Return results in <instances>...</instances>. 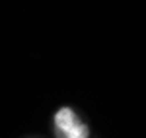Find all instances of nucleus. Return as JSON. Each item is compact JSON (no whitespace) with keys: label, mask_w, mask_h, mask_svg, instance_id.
Returning <instances> with one entry per match:
<instances>
[{"label":"nucleus","mask_w":146,"mask_h":138,"mask_svg":"<svg viewBox=\"0 0 146 138\" xmlns=\"http://www.w3.org/2000/svg\"><path fill=\"white\" fill-rule=\"evenodd\" d=\"M55 130H56V138H88L90 136V128L68 107H62V109L56 111Z\"/></svg>","instance_id":"obj_1"}]
</instances>
